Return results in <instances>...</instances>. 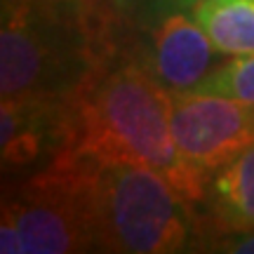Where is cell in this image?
I'll return each mask as SVG.
<instances>
[{
    "label": "cell",
    "instance_id": "obj_1",
    "mask_svg": "<svg viewBox=\"0 0 254 254\" xmlns=\"http://www.w3.org/2000/svg\"><path fill=\"white\" fill-rule=\"evenodd\" d=\"M62 153L151 167L193 205L205 198L207 184L186 167L174 146L172 94L141 62H125L92 75L73 97L68 141Z\"/></svg>",
    "mask_w": 254,
    "mask_h": 254
},
{
    "label": "cell",
    "instance_id": "obj_2",
    "mask_svg": "<svg viewBox=\"0 0 254 254\" xmlns=\"http://www.w3.org/2000/svg\"><path fill=\"white\" fill-rule=\"evenodd\" d=\"M92 47L80 7L66 0H5L0 31L2 99H73L90 82Z\"/></svg>",
    "mask_w": 254,
    "mask_h": 254
},
{
    "label": "cell",
    "instance_id": "obj_3",
    "mask_svg": "<svg viewBox=\"0 0 254 254\" xmlns=\"http://www.w3.org/2000/svg\"><path fill=\"white\" fill-rule=\"evenodd\" d=\"M85 167L97 250L123 254L186 250L193 233V202L165 174L132 163L85 160Z\"/></svg>",
    "mask_w": 254,
    "mask_h": 254
},
{
    "label": "cell",
    "instance_id": "obj_4",
    "mask_svg": "<svg viewBox=\"0 0 254 254\" xmlns=\"http://www.w3.org/2000/svg\"><path fill=\"white\" fill-rule=\"evenodd\" d=\"M87 167L78 155L62 153L47 170L31 177L2 200V254L94 252Z\"/></svg>",
    "mask_w": 254,
    "mask_h": 254
},
{
    "label": "cell",
    "instance_id": "obj_5",
    "mask_svg": "<svg viewBox=\"0 0 254 254\" xmlns=\"http://www.w3.org/2000/svg\"><path fill=\"white\" fill-rule=\"evenodd\" d=\"M172 136L186 167L207 184L254 144V104L205 92L172 94Z\"/></svg>",
    "mask_w": 254,
    "mask_h": 254
},
{
    "label": "cell",
    "instance_id": "obj_6",
    "mask_svg": "<svg viewBox=\"0 0 254 254\" xmlns=\"http://www.w3.org/2000/svg\"><path fill=\"white\" fill-rule=\"evenodd\" d=\"M224 55L209 40L189 9L165 0L163 17L148 36V50L141 59L155 80L170 94H184L200 87L214 73Z\"/></svg>",
    "mask_w": 254,
    "mask_h": 254
},
{
    "label": "cell",
    "instance_id": "obj_7",
    "mask_svg": "<svg viewBox=\"0 0 254 254\" xmlns=\"http://www.w3.org/2000/svg\"><path fill=\"white\" fill-rule=\"evenodd\" d=\"M71 99H2L0 104V148L5 167L36 163L52 144L68 141Z\"/></svg>",
    "mask_w": 254,
    "mask_h": 254
},
{
    "label": "cell",
    "instance_id": "obj_8",
    "mask_svg": "<svg viewBox=\"0 0 254 254\" xmlns=\"http://www.w3.org/2000/svg\"><path fill=\"white\" fill-rule=\"evenodd\" d=\"M221 233L254 231V144L207 179L205 198Z\"/></svg>",
    "mask_w": 254,
    "mask_h": 254
},
{
    "label": "cell",
    "instance_id": "obj_9",
    "mask_svg": "<svg viewBox=\"0 0 254 254\" xmlns=\"http://www.w3.org/2000/svg\"><path fill=\"white\" fill-rule=\"evenodd\" d=\"M189 12L224 57L254 52V0H202Z\"/></svg>",
    "mask_w": 254,
    "mask_h": 254
},
{
    "label": "cell",
    "instance_id": "obj_10",
    "mask_svg": "<svg viewBox=\"0 0 254 254\" xmlns=\"http://www.w3.org/2000/svg\"><path fill=\"white\" fill-rule=\"evenodd\" d=\"M193 92L219 94V97L254 104V52L224 59L207 80Z\"/></svg>",
    "mask_w": 254,
    "mask_h": 254
},
{
    "label": "cell",
    "instance_id": "obj_11",
    "mask_svg": "<svg viewBox=\"0 0 254 254\" xmlns=\"http://www.w3.org/2000/svg\"><path fill=\"white\" fill-rule=\"evenodd\" d=\"M207 250L228 254H254V231H228L209 240Z\"/></svg>",
    "mask_w": 254,
    "mask_h": 254
},
{
    "label": "cell",
    "instance_id": "obj_12",
    "mask_svg": "<svg viewBox=\"0 0 254 254\" xmlns=\"http://www.w3.org/2000/svg\"><path fill=\"white\" fill-rule=\"evenodd\" d=\"M146 0H75V5L82 9V14L87 12V9H94L97 14L99 12H127V9L132 7H139V5H144Z\"/></svg>",
    "mask_w": 254,
    "mask_h": 254
},
{
    "label": "cell",
    "instance_id": "obj_13",
    "mask_svg": "<svg viewBox=\"0 0 254 254\" xmlns=\"http://www.w3.org/2000/svg\"><path fill=\"white\" fill-rule=\"evenodd\" d=\"M167 2H172V5H177V7L190 9L193 5H198V2H202V0H167Z\"/></svg>",
    "mask_w": 254,
    "mask_h": 254
}]
</instances>
